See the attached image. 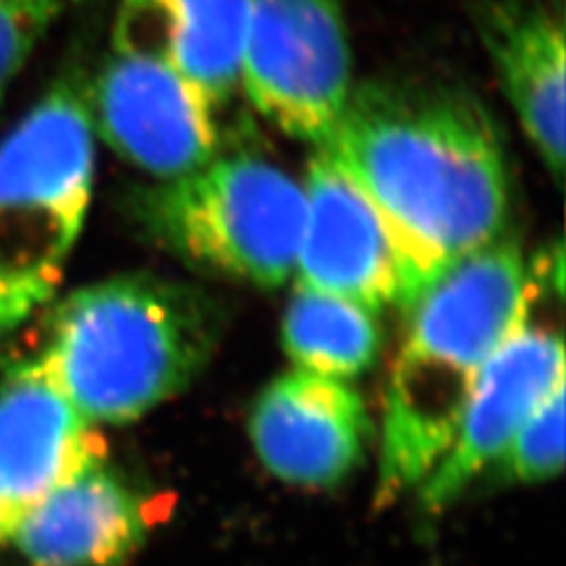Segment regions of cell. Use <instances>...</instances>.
Wrapping results in <instances>:
<instances>
[{"instance_id":"obj_1","label":"cell","mask_w":566,"mask_h":566,"mask_svg":"<svg viewBox=\"0 0 566 566\" xmlns=\"http://www.w3.org/2000/svg\"><path fill=\"white\" fill-rule=\"evenodd\" d=\"M328 149L382 212L420 286L503 239L510 212L499 133L441 85H354Z\"/></svg>"},{"instance_id":"obj_2","label":"cell","mask_w":566,"mask_h":566,"mask_svg":"<svg viewBox=\"0 0 566 566\" xmlns=\"http://www.w3.org/2000/svg\"><path fill=\"white\" fill-rule=\"evenodd\" d=\"M528 307V270L507 237L455 260L413 297L382 409L378 501L420 486L451 447L482 370Z\"/></svg>"},{"instance_id":"obj_3","label":"cell","mask_w":566,"mask_h":566,"mask_svg":"<svg viewBox=\"0 0 566 566\" xmlns=\"http://www.w3.org/2000/svg\"><path fill=\"white\" fill-rule=\"evenodd\" d=\"M220 338L210 300L156 276H114L71 293L41 359L93 424H123L180 395Z\"/></svg>"},{"instance_id":"obj_4","label":"cell","mask_w":566,"mask_h":566,"mask_svg":"<svg viewBox=\"0 0 566 566\" xmlns=\"http://www.w3.org/2000/svg\"><path fill=\"white\" fill-rule=\"evenodd\" d=\"M95 180L91 83H52L0 142V335L48 303L81 237Z\"/></svg>"},{"instance_id":"obj_5","label":"cell","mask_w":566,"mask_h":566,"mask_svg":"<svg viewBox=\"0 0 566 566\" xmlns=\"http://www.w3.org/2000/svg\"><path fill=\"white\" fill-rule=\"evenodd\" d=\"M142 218L175 255L206 272L276 289L295 274L307 197L276 164L224 154L145 193Z\"/></svg>"},{"instance_id":"obj_6","label":"cell","mask_w":566,"mask_h":566,"mask_svg":"<svg viewBox=\"0 0 566 566\" xmlns=\"http://www.w3.org/2000/svg\"><path fill=\"white\" fill-rule=\"evenodd\" d=\"M239 91L283 135L328 147L354 91L343 0H251Z\"/></svg>"},{"instance_id":"obj_7","label":"cell","mask_w":566,"mask_h":566,"mask_svg":"<svg viewBox=\"0 0 566 566\" xmlns=\"http://www.w3.org/2000/svg\"><path fill=\"white\" fill-rule=\"evenodd\" d=\"M95 133L161 182L199 170L220 151L218 109L170 64L114 50L91 85Z\"/></svg>"},{"instance_id":"obj_8","label":"cell","mask_w":566,"mask_h":566,"mask_svg":"<svg viewBox=\"0 0 566 566\" xmlns=\"http://www.w3.org/2000/svg\"><path fill=\"white\" fill-rule=\"evenodd\" d=\"M314 151L305 180L297 286L343 295L376 312L389 305L406 310L422 286L392 229L338 158L328 149Z\"/></svg>"},{"instance_id":"obj_9","label":"cell","mask_w":566,"mask_h":566,"mask_svg":"<svg viewBox=\"0 0 566 566\" xmlns=\"http://www.w3.org/2000/svg\"><path fill=\"white\" fill-rule=\"evenodd\" d=\"M106 444L41 357L0 385V545L52 491L104 460Z\"/></svg>"},{"instance_id":"obj_10","label":"cell","mask_w":566,"mask_h":566,"mask_svg":"<svg viewBox=\"0 0 566 566\" xmlns=\"http://www.w3.org/2000/svg\"><path fill=\"white\" fill-rule=\"evenodd\" d=\"M562 382V333L531 318L528 293L522 324L489 359L460 416L451 447L420 484L424 510L439 512L458 501L474 476L501 460L522 422Z\"/></svg>"},{"instance_id":"obj_11","label":"cell","mask_w":566,"mask_h":566,"mask_svg":"<svg viewBox=\"0 0 566 566\" xmlns=\"http://www.w3.org/2000/svg\"><path fill=\"white\" fill-rule=\"evenodd\" d=\"M248 434L276 480L328 489L361 463L370 418L364 397L347 380L293 368L262 389Z\"/></svg>"},{"instance_id":"obj_12","label":"cell","mask_w":566,"mask_h":566,"mask_svg":"<svg viewBox=\"0 0 566 566\" xmlns=\"http://www.w3.org/2000/svg\"><path fill=\"white\" fill-rule=\"evenodd\" d=\"M147 531V505L102 460L35 505L10 541L29 566H123Z\"/></svg>"},{"instance_id":"obj_13","label":"cell","mask_w":566,"mask_h":566,"mask_svg":"<svg viewBox=\"0 0 566 566\" xmlns=\"http://www.w3.org/2000/svg\"><path fill=\"white\" fill-rule=\"evenodd\" d=\"M251 0H118L114 50L170 64L220 112L239 93Z\"/></svg>"},{"instance_id":"obj_14","label":"cell","mask_w":566,"mask_h":566,"mask_svg":"<svg viewBox=\"0 0 566 566\" xmlns=\"http://www.w3.org/2000/svg\"><path fill=\"white\" fill-rule=\"evenodd\" d=\"M480 20L512 112L559 185L566 156L564 24L545 8L517 0L491 3Z\"/></svg>"},{"instance_id":"obj_15","label":"cell","mask_w":566,"mask_h":566,"mask_svg":"<svg viewBox=\"0 0 566 566\" xmlns=\"http://www.w3.org/2000/svg\"><path fill=\"white\" fill-rule=\"evenodd\" d=\"M281 340L295 368L349 380L374 366L382 328L376 310L343 295L297 286L283 314Z\"/></svg>"},{"instance_id":"obj_16","label":"cell","mask_w":566,"mask_h":566,"mask_svg":"<svg viewBox=\"0 0 566 566\" xmlns=\"http://www.w3.org/2000/svg\"><path fill=\"white\" fill-rule=\"evenodd\" d=\"M564 382L547 395L512 437L501 455L512 480L536 484L553 480L564 465Z\"/></svg>"},{"instance_id":"obj_17","label":"cell","mask_w":566,"mask_h":566,"mask_svg":"<svg viewBox=\"0 0 566 566\" xmlns=\"http://www.w3.org/2000/svg\"><path fill=\"white\" fill-rule=\"evenodd\" d=\"M57 10L60 0H0V104Z\"/></svg>"}]
</instances>
